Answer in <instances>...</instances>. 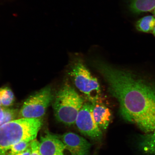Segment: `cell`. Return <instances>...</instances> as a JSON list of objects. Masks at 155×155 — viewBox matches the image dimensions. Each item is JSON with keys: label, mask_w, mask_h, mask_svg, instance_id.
I'll return each instance as SVG.
<instances>
[{"label": "cell", "mask_w": 155, "mask_h": 155, "mask_svg": "<svg viewBox=\"0 0 155 155\" xmlns=\"http://www.w3.org/2000/svg\"><path fill=\"white\" fill-rule=\"evenodd\" d=\"M94 64L107 83L110 94L119 102L123 119L144 134L155 132V84L103 61Z\"/></svg>", "instance_id": "6da1fadb"}, {"label": "cell", "mask_w": 155, "mask_h": 155, "mask_svg": "<svg viewBox=\"0 0 155 155\" xmlns=\"http://www.w3.org/2000/svg\"><path fill=\"white\" fill-rule=\"evenodd\" d=\"M42 125L41 119L19 118L0 127V155H8L13 145L36 139Z\"/></svg>", "instance_id": "7a4b0ae2"}, {"label": "cell", "mask_w": 155, "mask_h": 155, "mask_svg": "<svg viewBox=\"0 0 155 155\" xmlns=\"http://www.w3.org/2000/svg\"><path fill=\"white\" fill-rule=\"evenodd\" d=\"M84 104L83 98L69 84L64 85L56 94L54 102L56 119L65 125L74 124Z\"/></svg>", "instance_id": "3957f363"}, {"label": "cell", "mask_w": 155, "mask_h": 155, "mask_svg": "<svg viewBox=\"0 0 155 155\" xmlns=\"http://www.w3.org/2000/svg\"><path fill=\"white\" fill-rule=\"evenodd\" d=\"M70 75L75 86L89 102L98 101L101 93L99 83L82 61L75 62L71 67Z\"/></svg>", "instance_id": "277c9868"}, {"label": "cell", "mask_w": 155, "mask_h": 155, "mask_svg": "<svg viewBox=\"0 0 155 155\" xmlns=\"http://www.w3.org/2000/svg\"><path fill=\"white\" fill-rule=\"evenodd\" d=\"M53 99L51 87H45L27 99L19 112V117L41 119L45 114Z\"/></svg>", "instance_id": "5b68a950"}, {"label": "cell", "mask_w": 155, "mask_h": 155, "mask_svg": "<svg viewBox=\"0 0 155 155\" xmlns=\"http://www.w3.org/2000/svg\"><path fill=\"white\" fill-rule=\"evenodd\" d=\"M75 124L79 131L85 136L95 140L102 138V131L93 116L92 103H84L78 114Z\"/></svg>", "instance_id": "8992f818"}, {"label": "cell", "mask_w": 155, "mask_h": 155, "mask_svg": "<svg viewBox=\"0 0 155 155\" xmlns=\"http://www.w3.org/2000/svg\"><path fill=\"white\" fill-rule=\"evenodd\" d=\"M39 148L42 155H73L61 138L49 132L41 137Z\"/></svg>", "instance_id": "52a82bcc"}, {"label": "cell", "mask_w": 155, "mask_h": 155, "mask_svg": "<svg viewBox=\"0 0 155 155\" xmlns=\"http://www.w3.org/2000/svg\"><path fill=\"white\" fill-rule=\"evenodd\" d=\"M60 138L73 155H88L90 152L91 144L76 133H65Z\"/></svg>", "instance_id": "ba28073f"}, {"label": "cell", "mask_w": 155, "mask_h": 155, "mask_svg": "<svg viewBox=\"0 0 155 155\" xmlns=\"http://www.w3.org/2000/svg\"><path fill=\"white\" fill-rule=\"evenodd\" d=\"M93 113L97 125L102 131L107 129L112 119L111 110L97 102L92 103Z\"/></svg>", "instance_id": "9c48e42d"}, {"label": "cell", "mask_w": 155, "mask_h": 155, "mask_svg": "<svg viewBox=\"0 0 155 155\" xmlns=\"http://www.w3.org/2000/svg\"><path fill=\"white\" fill-rule=\"evenodd\" d=\"M139 150L144 155H155V132L139 136L137 143Z\"/></svg>", "instance_id": "30bf717a"}, {"label": "cell", "mask_w": 155, "mask_h": 155, "mask_svg": "<svg viewBox=\"0 0 155 155\" xmlns=\"http://www.w3.org/2000/svg\"><path fill=\"white\" fill-rule=\"evenodd\" d=\"M155 8V0H131L130 8L135 13L149 12Z\"/></svg>", "instance_id": "8fae6325"}, {"label": "cell", "mask_w": 155, "mask_h": 155, "mask_svg": "<svg viewBox=\"0 0 155 155\" xmlns=\"http://www.w3.org/2000/svg\"><path fill=\"white\" fill-rule=\"evenodd\" d=\"M155 25V18L148 15L140 19L136 24V28L139 31L145 33L152 32Z\"/></svg>", "instance_id": "7c38bea8"}, {"label": "cell", "mask_w": 155, "mask_h": 155, "mask_svg": "<svg viewBox=\"0 0 155 155\" xmlns=\"http://www.w3.org/2000/svg\"><path fill=\"white\" fill-rule=\"evenodd\" d=\"M2 106L7 108L14 103V94L10 89L7 87L0 88Z\"/></svg>", "instance_id": "4fadbf2b"}, {"label": "cell", "mask_w": 155, "mask_h": 155, "mask_svg": "<svg viewBox=\"0 0 155 155\" xmlns=\"http://www.w3.org/2000/svg\"><path fill=\"white\" fill-rule=\"evenodd\" d=\"M17 112V110L0 106V127L15 119Z\"/></svg>", "instance_id": "5bb4252c"}, {"label": "cell", "mask_w": 155, "mask_h": 155, "mask_svg": "<svg viewBox=\"0 0 155 155\" xmlns=\"http://www.w3.org/2000/svg\"><path fill=\"white\" fill-rule=\"evenodd\" d=\"M32 141H23L16 143L11 147L8 155H15L24 152L30 147Z\"/></svg>", "instance_id": "9a60e30c"}, {"label": "cell", "mask_w": 155, "mask_h": 155, "mask_svg": "<svg viewBox=\"0 0 155 155\" xmlns=\"http://www.w3.org/2000/svg\"><path fill=\"white\" fill-rule=\"evenodd\" d=\"M30 147L31 149V155H42L40 150L39 141L34 139L31 141Z\"/></svg>", "instance_id": "2e32d148"}, {"label": "cell", "mask_w": 155, "mask_h": 155, "mask_svg": "<svg viewBox=\"0 0 155 155\" xmlns=\"http://www.w3.org/2000/svg\"><path fill=\"white\" fill-rule=\"evenodd\" d=\"M31 147H30L24 152L15 155H31Z\"/></svg>", "instance_id": "e0dca14e"}, {"label": "cell", "mask_w": 155, "mask_h": 155, "mask_svg": "<svg viewBox=\"0 0 155 155\" xmlns=\"http://www.w3.org/2000/svg\"><path fill=\"white\" fill-rule=\"evenodd\" d=\"M153 35H154V36L155 37V25L153 29V31L152 32Z\"/></svg>", "instance_id": "ac0fdd59"}, {"label": "cell", "mask_w": 155, "mask_h": 155, "mask_svg": "<svg viewBox=\"0 0 155 155\" xmlns=\"http://www.w3.org/2000/svg\"><path fill=\"white\" fill-rule=\"evenodd\" d=\"M0 106H2L1 94H0Z\"/></svg>", "instance_id": "d6986e66"}, {"label": "cell", "mask_w": 155, "mask_h": 155, "mask_svg": "<svg viewBox=\"0 0 155 155\" xmlns=\"http://www.w3.org/2000/svg\"><path fill=\"white\" fill-rule=\"evenodd\" d=\"M153 11H154V14L155 16V8L153 10Z\"/></svg>", "instance_id": "ffe728a7"}]
</instances>
